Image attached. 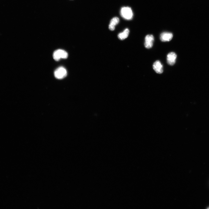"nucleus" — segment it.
<instances>
[{"mask_svg": "<svg viewBox=\"0 0 209 209\" xmlns=\"http://www.w3.org/2000/svg\"><path fill=\"white\" fill-rule=\"evenodd\" d=\"M129 30L126 29L122 33H120L118 35V38L121 40H123L127 38L129 34Z\"/></svg>", "mask_w": 209, "mask_h": 209, "instance_id": "9", "label": "nucleus"}, {"mask_svg": "<svg viewBox=\"0 0 209 209\" xmlns=\"http://www.w3.org/2000/svg\"><path fill=\"white\" fill-rule=\"evenodd\" d=\"M119 19L118 18L115 17L113 18L110 21L109 25V28L110 30L111 31L114 30L115 26L119 23Z\"/></svg>", "mask_w": 209, "mask_h": 209, "instance_id": "8", "label": "nucleus"}, {"mask_svg": "<svg viewBox=\"0 0 209 209\" xmlns=\"http://www.w3.org/2000/svg\"><path fill=\"white\" fill-rule=\"evenodd\" d=\"M208 209H209V207L207 208Z\"/></svg>", "mask_w": 209, "mask_h": 209, "instance_id": "10", "label": "nucleus"}, {"mask_svg": "<svg viewBox=\"0 0 209 209\" xmlns=\"http://www.w3.org/2000/svg\"><path fill=\"white\" fill-rule=\"evenodd\" d=\"M121 14L122 17L127 20H130L133 18V14L130 8L123 7L121 8Z\"/></svg>", "mask_w": 209, "mask_h": 209, "instance_id": "1", "label": "nucleus"}, {"mask_svg": "<svg viewBox=\"0 0 209 209\" xmlns=\"http://www.w3.org/2000/svg\"><path fill=\"white\" fill-rule=\"evenodd\" d=\"M154 41L153 36L152 35H148L145 38L144 46L145 47L148 49L151 48L153 46Z\"/></svg>", "mask_w": 209, "mask_h": 209, "instance_id": "4", "label": "nucleus"}, {"mask_svg": "<svg viewBox=\"0 0 209 209\" xmlns=\"http://www.w3.org/2000/svg\"><path fill=\"white\" fill-rule=\"evenodd\" d=\"M153 68L157 74H161L163 72V66L159 61H156L153 64Z\"/></svg>", "mask_w": 209, "mask_h": 209, "instance_id": "7", "label": "nucleus"}, {"mask_svg": "<svg viewBox=\"0 0 209 209\" xmlns=\"http://www.w3.org/2000/svg\"><path fill=\"white\" fill-rule=\"evenodd\" d=\"M177 56L174 52L169 53L167 56V61L168 64L171 66L174 65L176 63Z\"/></svg>", "mask_w": 209, "mask_h": 209, "instance_id": "5", "label": "nucleus"}, {"mask_svg": "<svg viewBox=\"0 0 209 209\" xmlns=\"http://www.w3.org/2000/svg\"><path fill=\"white\" fill-rule=\"evenodd\" d=\"M68 54L67 52L62 50H58L55 51L53 53V57L56 61H59L61 59H66L68 58Z\"/></svg>", "mask_w": 209, "mask_h": 209, "instance_id": "2", "label": "nucleus"}, {"mask_svg": "<svg viewBox=\"0 0 209 209\" xmlns=\"http://www.w3.org/2000/svg\"><path fill=\"white\" fill-rule=\"evenodd\" d=\"M67 75V73L66 69L62 67L58 68L54 72L55 77L58 79H63L66 77Z\"/></svg>", "mask_w": 209, "mask_h": 209, "instance_id": "3", "label": "nucleus"}, {"mask_svg": "<svg viewBox=\"0 0 209 209\" xmlns=\"http://www.w3.org/2000/svg\"><path fill=\"white\" fill-rule=\"evenodd\" d=\"M173 37V35L172 33L168 32H164L161 34L160 36V39L162 42H168L172 39Z\"/></svg>", "mask_w": 209, "mask_h": 209, "instance_id": "6", "label": "nucleus"}]
</instances>
